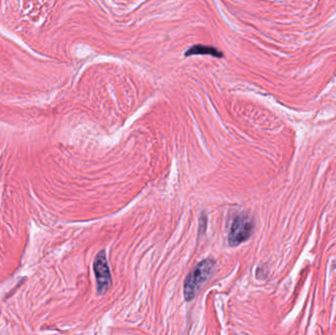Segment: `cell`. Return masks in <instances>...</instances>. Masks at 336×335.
I'll use <instances>...</instances> for the list:
<instances>
[{
  "mask_svg": "<svg viewBox=\"0 0 336 335\" xmlns=\"http://www.w3.org/2000/svg\"><path fill=\"white\" fill-rule=\"evenodd\" d=\"M94 271L97 278L98 292L99 294L103 295L107 292L111 285V274L106 259V254L103 250L101 251L95 258Z\"/></svg>",
  "mask_w": 336,
  "mask_h": 335,
  "instance_id": "3",
  "label": "cell"
},
{
  "mask_svg": "<svg viewBox=\"0 0 336 335\" xmlns=\"http://www.w3.org/2000/svg\"><path fill=\"white\" fill-rule=\"evenodd\" d=\"M254 231V222L246 214H239L233 220L231 229L228 235V243L235 247L247 241Z\"/></svg>",
  "mask_w": 336,
  "mask_h": 335,
  "instance_id": "2",
  "label": "cell"
},
{
  "mask_svg": "<svg viewBox=\"0 0 336 335\" xmlns=\"http://www.w3.org/2000/svg\"><path fill=\"white\" fill-rule=\"evenodd\" d=\"M214 260L212 258H206L202 260L186 277L184 282V297L186 301L193 300L201 286L210 276L214 267Z\"/></svg>",
  "mask_w": 336,
  "mask_h": 335,
  "instance_id": "1",
  "label": "cell"
},
{
  "mask_svg": "<svg viewBox=\"0 0 336 335\" xmlns=\"http://www.w3.org/2000/svg\"><path fill=\"white\" fill-rule=\"evenodd\" d=\"M194 55H210L215 58H223L224 54L222 52H220L218 49L210 46H205V45H196L191 47L186 52L185 56H194Z\"/></svg>",
  "mask_w": 336,
  "mask_h": 335,
  "instance_id": "4",
  "label": "cell"
},
{
  "mask_svg": "<svg viewBox=\"0 0 336 335\" xmlns=\"http://www.w3.org/2000/svg\"><path fill=\"white\" fill-rule=\"evenodd\" d=\"M207 225V218L203 215L202 217H201V219H200V229L203 227V229H202V232H204L205 231V229H206V226Z\"/></svg>",
  "mask_w": 336,
  "mask_h": 335,
  "instance_id": "5",
  "label": "cell"
}]
</instances>
